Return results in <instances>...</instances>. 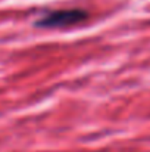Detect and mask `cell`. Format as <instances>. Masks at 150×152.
<instances>
[{
	"label": "cell",
	"mask_w": 150,
	"mask_h": 152,
	"mask_svg": "<svg viewBox=\"0 0 150 152\" xmlns=\"http://www.w3.org/2000/svg\"><path fill=\"white\" fill-rule=\"evenodd\" d=\"M88 13L83 9H59L49 12L43 18L37 19L34 25L37 28H65L74 27L87 21Z\"/></svg>",
	"instance_id": "obj_1"
}]
</instances>
